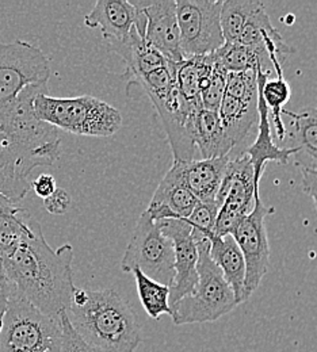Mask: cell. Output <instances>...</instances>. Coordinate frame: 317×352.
<instances>
[{
  "instance_id": "cell-30",
  "label": "cell",
  "mask_w": 317,
  "mask_h": 352,
  "mask_svg": "<svg viewBox=\"0 0 317 352\" xmlns=\"http://www.w3.org/2000/svg\"><path fill=\"white\" fill-rule=\"evenodd\" d=\"M219 209L220 208L216 201H212V202L198 201L193 213L186 220L191 226V237L195 245L210 244V239L215 236Z\"/></svg>"
},
{
  "instance_id": "cell-4",
  "label": "cell",
  "mask_w": 317,
  "mask_h": 352,
  "mask_svg": "<svg viewBox=\"0 0 317 352\" xmlns=\"http://www.w3.org/2000/svg\"><path fill=\"white\" fill-rule=\"evenodd\" d=\"M34 111L56 129L78 135L110 137L122 126V116L116 107L90 95L53 98L41 94L34 100Z\"/></svg>"
},
{
  "instance_id": "cell-35",
  "label": "cell",
  "mask_w": 317,
  "mask_h": 352,
  "mask_svg": "<svg viewBox=\"0 0 317 352\" xmlns=\"http://www.w3.org/2000/svg\"><path fill=\"white\" fill-rule=\"evenodd\" d=\"M301 188L303 191L314 199L317 212V171H312L308 168H301Z\"/></svg>"
},
{
  "instance_id": "cell-2",
  "label": "cell",
  "mask_w": 317,
  "mask_h": 352,
  "mask_svg": "<svg viewBox=\"0 0 317 352\" xmlns=\"http://www.w3.org/2000/svg\"><path fill=\"white\" fill-rule=\"evenodd\" d=\"M41 94H47V86H32L0 104V171L23 184L33 170L50 167L60 157L58 129L34 111V100Z\"/></svg>"
},
{
  "instance_id": "cell-27",
  "label": "cell",
  "mask_w": 317,
  "mask_h": 352,
  "mask_svg": "<svg viewBox=\"0 0 317 352\" xmlns=\"http://www.w3.org/2000/svg\"><path fill=\"white\" fill-rule=\"evenodd\" d=\"M263 4L259 0H226L221 7L220 25L226 43H237L241 30L254 11Z\"/></svg>"
},
{
  "instance_id": "cell-6",
  "label": "cell",
  "mask_w": 317,
  "mask_h": 352,
  "mask_svg": "<svg viewBox=\"0 0 317 352\" xmlns=\"http://www.w3.org/2000/svg\"><path fill=\"white\" fill-rule=\"evenodd\" d=\"M61 318L46 316L10 292L0 321V352H60Z\"/></svg>"
},
{
  "instance_id": "cell-34",
  "label": "cell",
  "mask_w": 317,
  "mask_h": 352,
  "mask_svg": "<svg viewBox=\"0 0 317 352\" xmlns=\"http://www.w3.org/2000/svg\"><path fill=\"white\" fill-rule=\"evenodd\" d=\"M33 191L37 197L45 199L49 195H52L57 190L56 179L49 174H41L36 180L30 183Z\"/></svg>"
},
{
  "instance_id": "cell-26",
  "label": "cell",
  "mask_w": 317,
  "mask_h": 352,
  "mask_svg": "<svg viewBox=\"0 0 317 352\" xmlns=\"http://www.w3.org/2000/svg\"><path fill=\"white\" fill-rule=\"evenodd\" d=\"M132 274L136 280L137 293L146 314L157 320L162 314H171L170 287L146 276L140 268H133Z\"/></svg>"
},
{
  "instance_id": "cell-15",
  "label": "cell",
  "mask_w": 317,
  "mask_h": 352,
  "mask_svg": "<svg viewBox=\"0 0 317 352\" xmlns=\"http://www.w3.org/2000/svg\"><path fill=\"white\" fill-rule=\"evenodd\" d=\"M197 204L198 199L184 183L182 162H174L155 190L146 212L155 221L187 220Z\"/></svg>"
},
{
  "instance_id": "cell-7",
  "label": "cell",
  "mask_w": 317,
  "mask_h": 352,
  "mask_svg": "<svg viewBox=\"0 0 317 352\" xmlns=\"http://www.w3.org/2000/svg\"><path fill=\"white\" fill-rule=\"evenodd\" d=\"M174 244L163 234L157 222L145 210L137 221L121 261V270L140 268L151 279L171 287L175 276Z\"/></svg>"
},
{
  "instance_id": "cell-24",
  "label": "cell",
  "mask_w": 317,
  "mask_h": 352,
  "mask_svg": "<svg viewBox=\"0 0 317 352\" xmlns=\"http://www.w3.org/2000/svg\"><path fill=\"white\" fill-rule=\"evenodd\" d=\"M194 144L199 159L226 157L234 148L221 126L219 113L205 109L194 120Z\"/></svg>"
},
{
  "instance_id": "cell-25",
  "label": "cell",
  "mask_w": 317,
  "mask_h": 352,
  "mask_svg": "<svg viewBox=\"0 0 317 352\" xmlns=\"http://www.w3.org/2000/svg\"><path fill=\"white\" fill-rule=\"evenodd\" d=\"M269 78L270 74L262 72V69L258 68V87L262 91V96L269 111L270 124L274 125L278 138L282 141L286 137L285 124L282 122V111L283 106L292 96V88L283 76L274 80H269Z\"/></svg>"
},
{
  "instance_id": "cell-12",
  "label": "cell",
  "mask_w": 317,
  "mask_h": 352,
  "mask_svg": "<svg viewBox=\"0 0 317 352\" xmlns=\"http://www.w3.org/2000/svg\"><path fill=\"white\" fill-rule=\"evenodd\" d=\"M162 118L174 162L198 160L194 144V120L202 107L193 106L182 96L177 83L162 95L149 98Z\"/></svg>"
},
{
  "instance_id": "cell-14",
  "label": "cell",
  "mask_w": 317,
  "mask_h": 352,
  "mask_svg": "<svg viewBox=\"0 0 317 352\" xmlns=\"http://www.w3.org/2000/svg\"><path fill=\"white\" fill-rule=\"evenodd\" d=\"M160 230L174 244L175 276L170 287V308L184 296L190 294L198 282V250L191 237V226L186 220L156 221Z\"/></svg>"
},
{
  "instance_id": "cell-18",
  "label": "cell",
  "mask_w": 317,
  "mask_h": 352,
  "mask_svg": "<svg viewBox=\"0 0 317 352\" xmlns=\"http://www.w3.org/2000/svg\"><path fill=\"white\" fill-rule=\"evenodd\" d=\"M105 45L125 63L127 71L122 76L129 80V85L168 64V60L152 45L148 44L145 37L137 32L136 26H133L124 38L107 41Z\"/></svg>"
},
{
  "instance_id": "cell-3",
  "label": "cell",
  "mask_w": 317,
  "mask_h": 352,
  "mask_svg": "<svg viewBox=\"0 0 317 352\" xmlns=\"http://www.w3.org/2000/svg\"><path fill=\"white\" fill-rule=\"evenodd\" d=\"M67 316L82 339L99 352H135L140 327L129 304L113 289L75 287Z\"/></svg>"
},
{
  "instance_id": "cell-36",
  "label": "cell",
  "mask_w": 317,
  "mask_h": 352,
  "mask_svg": "<svg viewBox=\"0 0 317 352\" xmlns=\"http://www.w3.org/2000/svg\"><path fill=\"white\" fill-rule=\"evenodd\" d=\"M8 297H10V286L7 283V279H6V276L1 271V265H0V321H1V317L8 305Z\"/></svg>"
},
{
  "instance_id": "cell-23",
  "label": "cell",
  "mask_w": 317,
  "mask_h": 352,
  "mask_svg": "<svg viewBox=\"0 0 317 352\" xmlns=\"http://www.w3.org/2000/svg\"><path fill=\"white\" fill-rule=\"evenodd\" d=\"M292 122L290 137L294 141L297 152L294 155L296 162L301 168L317 171V109L305 107L300 113L289 110L282 111Z\"/></svg>"
},
{
  "instance_id": "cell-1",
  "label": "cell",
  "mask_w": 317,
  "mask_h": 352,
  "mask_svg": "<svg viewBox=\"0 0 317 352\" xmlns=\"http://www.w3.org/2000/svg\"><path fill=\"white\" fill-rule=\"evenodd\" d=\"M72 262V245L53 250L39 222L14 245L0 250V265L10 292L56 318L68 310L76 287Z\"/></svg>"
},
{
  "instance_id": "cell-16",
  "label": "cell",
  "mask_w": 317,
  "mask_h": 352,
  "mask_svg": "<svg viewBox=\"0 0 317 352\" xmlns=\"http://www.w3.org/2000/svg\"><path fill=\"white\" fill-rule=\"evenodd\" d=\"M240 44L255 47L259 53L267 54L272 61V71L276 78L283 76L282 64L289 54L296 53V49L289 46L272 25L263 4H261L244 25L239 37Z\"/></svg>"
},
{
  "instance_id": "cell-17",
  "label": "cell",
  "mask_w": 317,
  "mask_h": 352,
  "mask_svg": "<svg viewBox=\"0 0 317 352\" xmlns=\"http://www.w3.org/2000/svg\"><path fill=\"white\" fill-rule=\"evenodd\" d=\"M258 110H259V122H258V135L255 142L245 151L252 170H254V187H255V199L261 198V180L265 174L266 166L269 162H275L278 164H287L290 159L296 155L297 148H279L274 144L272 134V124L269 118V111L262 96V91L258 87Z\"/></svg>"
},
{
  "instance_id": "cell-13",
  "label": "cell",
  "mask_w": 317,
  "mask_h": 352,
  "mask_svg": "<svg viewBox=\"0 0 317 352\" xmlns=\"http://www.w3.org/2000/svg\"><path fill=\"white\" fill-rule=\"evenodd\" d=\"M133 6L145 18L144 37L168 61L184 60L175 0L135 1Z\"/></svg>"
},
{
  "instance_id": "cell-31",
  "label": "cell",
  "mask_w": 317,
  "mask_h": 352,
  "mask_svg": "<svg viewBox=\"0 0 317 352\" xmlns=\"http://www.w3.org/2000/svg\"><path fill=\"white\" fill-rule=\"evenodd\" d=\"M216 57V53H215ZM228 71L220 64V61L215 60L213 69L210 78L205 88L201 91V104L202 109L219 113L221 102L227 89Z\"/></svg>"
},
{
  "instance_id": "cell-37",
  "label": "cell",
  "mask_w": 317,
  "mask_h": 352,
  "mask_svg": "<svg viewBox=\"0 0 317 352\" xmlns=\"http://www.w3.org/2000/svg\"><path fill=\"white\" fill-rule=\"evenodd\" d=\"M316 109H317V107H316Z\"/></svg>"
},
{
  "instance_id": "cell-8",
  "label": "cell",
  "mask_w": 317,
  "mask_h": 352,
  "mask_svg": "<svg viewBox=\"0 0 317 352\" xmlns=\"http://www.w3.org/2000/svg\"><path fill=\"white\" fill-rule=\"evenodd\" d=\"M50 74V61L40 47L21 40L0 43V104L28 87L47 86Z\"/></svg>"
},
{
  "instance_id": "cell-29",
  "label": "cell",
  "mask_w": 317,
  "mask_h": 352,
  "mask_svg": "<svg viewBox=\"0 0 317 352\" xmlns=\"http://www.w3.org/2000/svg\"><path fill=\"white\" fill-rule=\"evenodd\" d=\"M215 53L228 74H239L258 68L261 69V57L250 46L240 43H226Z\"/></svg>"
},
{
  "instance_id": "cell-11",
  "label": "cell",
  "mask_w": 317,
  "mask_h": 352,
  "mask_svg": "<svg viewBox=\"0 0 317 352\" xmlns=\"http://www.w3.org/2000/svg\"><path fill=\"white\" fill-rule=\"evenodd\" d=\"M216 202L220 208L215 228L217 237L232 234L240 221L252 212L255 205L254 170L245 153L229 162Z\"/></svg>"
},
{
  "instance_id": "cell-21",
  "label": "cell",
  "mask_w": 317,
  "mask_h": 352,
  "mask_svg": "<svg viewBox=\"0 0 317 352\" xmlns=\"http://www.w3.org/2000/svg\"><path fill=\"white\" fill-rule=\"evenodd\" d=\"M210 259L223 272L224 279L233 290L237 305L243 304V289L245 279V262L232 234L210 239Z\"/></svg>"
},
{
  "instance_id": "cell-32",
  "label": "cell",
  "mask_w": 317,
  "mask_h": 352,
  "mask_svg": "<svg viewBox=\"0 0 317 352\" xmlns=\"http://www.w3.org/2000/svg\"><path fill=\"white\" fill-rule=\"evenodd\" d=\"M60 318L63 324V343L60 352H99L89 346L75 331L67 316V311H64Z\"/></svg>"
},
{
  "instance_id": "cell-10",
  "label": "cell",
  "mask_w": 317,
  "mask_h": 352,
  "mask_svg": "<svg viewBox=\"0 0 317 352\" xmlns=\"http://www.w3.org/2000/svg\"><path fill=\"white\" fill-rule=\"evenodd\" d=\"M274 212L275 210L272 208L265 206L262 198H256L252 212L240 221L232 233L245 262V279L243 289L244 302L255 293L269 270L270 247L266 217Z\"/></svg>"
},
{
  "instance_id": "cell-19",
  "label": "cell",
  "mask_w": 317,
  "mask_h": 352,
  "mask_svg": "<svg viewBox=\"0 0 317 352\" xmlns=\"http://www.w3.org/2000/svg\"><path fill=\"white\" fill-rule=\"evenodd\" d=\"M137 10L128 0H98L85 16V25L100 29L105 43L124 38L136 25Z\"/></svg>"
},
{
  "instance_id": "cell-5",
  "label": "cell",
  "mask_w": 317,
  "mask_h": 352,
  "mask_svg": "<svg viewBox=\"0 0 317 352\" xmlns=\"http://www.w3.org/2000/svg\"><path fill=\"white\" fill-rule=\"evenodd\" d=\"M198 282L193 292L171 305L174 325L213 322L237 307L233 290L209 255L210 244L197 245Z\"/></svg>"
},
{
  "instance_id": "cell-20",
  "label": "cell",
  "mask_w": 317,
  "mask_h": 352,
  "mask_svg": "<svg viewBox=\"0 0 317 352\" xmlns=\"http://www.w3.org/2000/svg\"><path fill=\"white\" fill-rule=\"evenodd\" d=\"M229 162V156L182 162L184 183L199 202L216 201Z\"/></svg>"
},
{
  "instance_id": "cell-22",
  "label": "cell",
  "mask_w": 317,
  "mask_h": 352,
  "mask_svg": "<svg viewBox=\"0 0 317 352\" xmlns=\"http://www.w3.org/2000/svg\"><path fill=\"white\" fill-rule=\"evenodd\" d=\"M219 118L228 138L236 146L259 122L258 98L240 99L226 94L219 109Z\"/></svg>"
},
{
  "instance_id": "cell-33",
  "label": "cell",
  "mask_w": 317,
  "mask_h": 352,
  "mask_svg": "<svg viewBox=\"0 0 317 352\" xmlns=\"http://www.w3.org/2000/svg\"><path fill=\"white\" fill-rule=\"evenodd\" d=\"M71 206V195L64 190L58 188L44 199V208L52 216H64Z\"/></svg>"
},
{
  "instance_id": "cell-9",
  "label": "cell",
  "mask_w": 317,
  "mask_h": 352,
  "mask_svg": "<svg viewBox=\"0 0 317 352\" xmlns=\"http://www.w3.org/2000/svg\"><path fill=\"white\" fill-rule=\"evenodd\" d=\"M175 4L184 58L210 54L224 46L223 0H175Z\"/></svg>"
},
{
  "instance_id": "cell-28",
  "label": "cell",
  "mask_w": 317,
  "mask_h": 352,
  "mask_svg": "<svg viewBox=\"0 0 317 352\" xmlns=\"http://www.w3.org/2000/svg\"><path fill=\"white\" fill-rule=\"evenodd\" d=\"M202 69V56L188 57L179 63H174L175 83L182 96L193 106L202 107L199 80Z\"/></svg>"
}]
</instances>
